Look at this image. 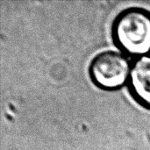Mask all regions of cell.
Returning <instances> with one entry per match:
<instances>
[{
  "instance_id": "obj_1",
  "label": "cell",
  "mask_w": 150,
  "mask_h": 150,
  "mask_svg": "<svg viewBox=\"0 0 150 150\" xmlns=\"http://www.w3.org/2000/svg\"><path fill=\"white\" fill-rule=\"evenodd\" d=\"M113 45L126 56L140 57L150 54V11L130 6L116 14L111 25Z\"/></svg>"
},
{
  "instance_id": "obj_2",
  "label": "cell",
  "mask_w": 150,
  "mask_h": 150,
  "mask_svg": "<svg viewBox=\"0 0 150 150\" xmlns=\"http://www.w3.org/2000/svg\"><path fill=\"white\" fill-rule=\"evenodd\" d=\"M131 62L127 56L114 50L96 54L88 66V75L95 87L105 91H116L128 81Z\"/></svg>"
},
{
  "instance_id": "obj_3",
  "label": "cell",
  "mask_w": 150,
  "mask_h": 150,
  "mask_svg": "<svg viewBox=\"0 0 150 150\" xmlns=\"http://www.w3.org/2000/svg\"><path fill=\"white\" fill-rule=\"evenodd\" d=\"M127 86L133 100L150 111V54L136 57L131 62Z\"/></svg>"
}]
</instances>
